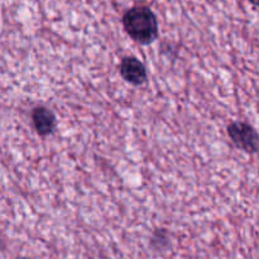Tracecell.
I'll use <instances>...</instances> for the list:
<instances>
[{"label": "cell", "instance_id": "6da1fadb", "mask_svg": "<svg viewBox=\"0 0 259 259\" xmlns=\"http://www.w3.org/2000/svg\"><path fill=\"white\" fill-rule=\"evenodd\" d=\"M123 27L129 37L141 45H151L158 37L157 18L146 5H136L126 10Z\"/></svg>", "mask_w": 259, "mask_h": 259}, {"label": "cell", "instance_id": "7a4b0ae2", "mask_svg": "<svg viewBox=\"0 0 259 259\" xmlns=\"http://www.w3.org/2000/svg\"><path fill=\"white\" fill-rule=\"evenodd\" d=\"M228 134L233 143L242 151L255 153L258 149V134L249 124L235 121L228 126Z\"/></svg>", "mask_w": 259, "mask_h": 259}, {"label": "cell", "instance_id": "3957f363", "mask_svg": "<svg viewBox=\"0 0 259 259\" xmlns=\"http://www.w3.org/2000/svg\"><path fill=\"white\" fill-rule=\"evenodd\" d=\"M120 73L123 78L133 85H141L146 81V67L134 57H125L120 63Z\"/></svg>", "mask_w": 259, "mask_h": 259}, {"label": "cell", "instance_id": "277c9868", "mask_svg": "<svg viewBox=\"0 0 259 259\" xmlns=\"http://www.w3.org/2000/svg\"><path fill=\"white\" fill-rule=\"evenodd\" d=\"M32 120L33 124H34L35 131H37L38 134H40V136H48V134L52 133V131L55 129V114L51 110H48L47 108H43V106L35 108L32 114Z\"/></svg>", "mask_w": 259, "mask_h": 259}, {"label": "cell", "instance_id": "5b68a950", "mask_svg": "<svg viewBox=\"0 0 259 259\" xmlns=\"http://www.w3.org/2000/svg\"><path fill=\"white\" fill-rule=\"evenodd\" d=\"M249 2L252 3L253 7H257V5H258V0H249Z\"/></svg>", "mask_w": 259, "mask_h": 259}, {"label": "cell", "instance_id": "8992f818", "mask_svg": "<svg viewBox=\"0 0 259 259\" xmlns=\"http://www.w3.org/2000/svg\"><path fill=\"white\" fill-rule=\"evenodd\" d=\"M17 259H29V258H17Z\"/></svg>", "mask_w": 259, "mask_h": 259}]
</instances>
